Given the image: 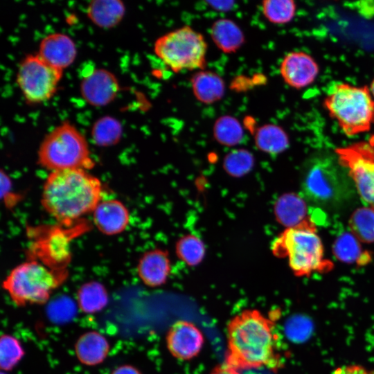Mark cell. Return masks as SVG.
<instances>
[{
	"instance_id": "6da1fadb",
	"label": "cell",
	"mask_w": 374,
	"mask_h": 374,
	"mask_svg": "<svg viewBox=\"0 0 374 374\" xmlns=\"http://www.w3.org/2000/svg\"><path fill=\"white\" fill-rule=\"evenodd\" d=\"M225 364L237 369L283 366L279 337L272 320L256 309H247L228 323Z\"/></svg>"
},
{
	"instance_id": "7a4b0ae2",
	"label": "cell",
	"mask_w": 374,
	"mask_h": 374,
	"mask_svg": "<svg viewBox=\"0 0 374 374\" xmlns=\"http://www.w3.org/2000/svg\"><path fill=\"white\" fill-rule=\"evenodd\" d=\"M100 180L84 169L51 172L42 190L41 204L60 224L71 226L82 216L92 213L102 201Z\"/></svg>"
},
{
	"instance_id": "3957f363",
	"label": "cell",
	"mask_w": 374,
	"mask_h": 374,
	"mask_svg": "<svg viewBox=\"0 0 374 374\" xmlns=\"http://www.w3.org/2000/svg\"><path fill=\"white\" fill-rule=\"evenodd\" d=\"M39 165L50 172L94 167L85 136L71 122L62 121L41 142L37 152Z\"/></svg>"
},
{
	"instance_id": "277c9868",
	"label": "cell",
	"mask_w": 374,
	"mask_h": 374,
	"mask_svg": "<svg viewBox=\"0 0 374 374\" xmlns=\"http://www.w3.org/2000/svg\"><path fill=\"white\" fill-rule=\"evenodd\" d=\"M67 277V270H54L32 259L15 267L3 280L2 287L17 307L43 305Z\"/></svg>"
},
{
	"instance_id": "5b68a950",
	"label": "cell",
	"mask_w": 374,
	"mask_h": 374,
	"mask_svg": "<svg viewBox=\"0 0 374 374\" xmlns=\"http://www.w3.org/2000/svg\"><path fill=\"white\" fill-rule=\"evenodd\" d=\"M323 106L348 136L366 132L374 125V99L366 86L335 83L327 92Z\"/></svg>"
},
{
	"instance_id": "8992f818",
	"label": "cell",
	"mask_w": 374,
	"mask_h": 374,
	"mask_svg": "<svg viewBox=\"0 0 374 374\" xmlns=\"http://www.w3.org/2000/svg\"><path fill=\"white\" fill-rule=\"evenodd\" d=\"M339 163L328 158H316L305 167L302 179L304 197L328 208L343 205L353 193V181Z\"/></svg>"
},
{
	"instance_id": "52a82bcc",
	"label": "cell",
	"mask_w": 374,
	"mask_h": 374,
	"mask_svg": "<svg viewBox=\"0 0 374 374\" xmlns=\"http://www.w3.org/2000/svg\"><path fill=\"white\" fill-rule=\"evenodd\" d=\"M207 48L203 35L189 26L160 36L154 44L155 55L175 73L204 69Z\"/></svg>"
},
{
	"instance_id": "ba28073f",
	"label": "cell",
	"mask_w": 374,
	"mask_h": 374,
	"mask_svg": "<svg viewBox=\"0 0 374 374\" xmlns=\"http://www.w3.org/2000/svg\"><path fill=\"white\" fill-rule=\"evenodd\" d=\"M272 249L278 256L288 257L290 267L298 276H310L328 267L322 242L310 222L287 229L274 242Z\"/></svg>"
},
{
	"instance_id": "9c48e42d",
	"label": "cell",
	"mask_w": 374,
	"mask_h": 374,
	"mask_svg": "<svg viewBox=\"0 0 374 374\" xmlns=\"http://www.w3.org/2000/svg\"><path fill=\"white\" fill-rule=\"evenodd\" d=\"M63 71L44 61L37 54L26 55L19 63L17 84L30 103H41L55 94Z\"/></svg>"
},
{
	"instance_id": "30bf717a",
	"label": "cell",
	"mask_w": 374,
	"mask_h": 374,
	"mask_svg": "<svg viewBox=\"0 0 374 374\" xmlns=\"http://www.w3.org/2000/svg\"><path fill=\"white\" fill-rule=\"evenodd\" d=\"M362 199L374 209V145L360 141L336 150Z\"/></svg>"
},
{
	"instance_id": "8fae6325",
	"label": "cell",
	"mask_w": 374,
	"mask_h": 374,
	"mask_svg": "<svg viewBox=\"0 0 374 374\" xmlns=\"http://www.w3.org/2000/svg\"><path fill=\"white\" fill-rule=\"evenodd\" d=\"M70 238L66 230L51 228L33 244V251L48 267L66 270L71 259Z\"/></svg>"
},
{
	"instance_id": "7c38bea8",
	"label": "cell",
	"mask_w": 374,
	"mask_h": 374,
	"mask_svg": "<svg viewBox=\"0 0 374 374\" xmlns=\"http://www.w3.org/2000/svg\"><path fill=\"white\" fill-rule=\"evenodd\" d=\"M166 346L175 358L188 361L197 357L204 344L202 332L193 323L179 320L167 332Z\"/></svg>"
},
{
	"instance_id": "4fadbf2b",
	"label": "cell",
	"mask_w": 374,
	"mask_h": 374,
	"mask_svg": "<svg viewBox=\"0 0 374 374\" xmlns=\"http://www.w3.org/2000/svg\"><path fill=\"white\" fill-rule=\"evenodd\" d=\"M80 88L84 100L95 107L109 104L120 90L116 75L105 69H94L84 75Z\"/></svg>"
},
{
	"instance_id": "5bb4252c",
	"label": "cell",
	"mask_w": 374,
	"mask_h": 374,
	"mask_svg": "<svg viewBox=\"0 0 374 374\" xmlns=\"http://www.w3.org/2000/svg\"><path fill=\"white\" fill-rule=\"evenodd\" d=\"M319 72V65L309 54L302 51L287 53L280 64L284 82L292 88L301 89L311 84Z\"/></svg>"
},
{
	"instance_id": "9a60e30c",
	"label": "cell",
	"mask_w": 374,
	"mask_h": 374,
	"mask_svg": "<svg viewBox=\"0 0 374 374\" xmlns=\"http://www.w3.org/2000/svg\"><path fill=\"white\" fill-rule=\"evenodd\" d=\"M37 54L49 64L64 71L74 62L77 47L73 39L68 35L53 33L40 41Z\"/></svg>"
},
{
	"instance_id": "2e32d148",
	"label": "cell",
	"mask_w": 374,
	"mask_h": 374,
	"mask_svg": "<svg viewBox=\"0 0 374 374\" xmlns=\"http://www.w3.org/2000/svg\"><path fill=\"white\" fill-rule=\"evenodd\" d=\"M97 229L106 235L123 233L127 227L130 215L127 208L118 199L102 200L92 212Z\"/></svg>"
},
{
	"instance_id": "e0dca14e",
	"label": "cell",
	"mask_w": 374,
	"mask_h": 374,
	"mask_svg": "<svg viewBox=\"0 0 374 374\" xmlns=\"http://www.w3.org/2000/svg\"><path fill=\"white\" fill-rule=\"evenodd\" d=\"M136 269L139 278L145 285L159 287L166 282L170 271V260L164 251L153 249L141 257Z\"/></svg>"
},
{
	"instance_id": "ac0fdd59",
	"label": "cell",
	"mask_w": 374,
	"mask_h": 374,
	"mask_svg": "<svg viewBox=\"0 0 374 374\" xmlns=\"http://www.w3.org/2000/svg\"><path fill=\"white\" fill-rule=\"evenodd\" d=\"M78 360L87 366L102 364L110 350L107 339L100 332L91 330L82 334L74 345Z\"/></svg>"
},
{
	"instance_id": "d6986e66",
	"label": "cell",
	"mask_w": 374,
	"mask_h": 374,
	"mask_svg": "<svg viewBox=\"0 0 374 374\" xmlns=\"http://www.w3.org/2000/svg\"><path fill=\"white\" fill-rule=\"evenodd\" d=\"M193 95L199 102L209 105L220 100L225 93V82L217 73L208 70L197 71L190 78Z\"/></svg>"
},
{
	"instance_id": "ffe728a7",
	"label": "cell",
	"mask_w": 374,
	"mask_h": 374,
	"mask_svg": "<svg viewBox=\"0 0 374 374\" xmlns=\"http://www.w3.org/2000/svg\"><path fill=\"white\" fill-rule=\"evenodd\" d=\"M86 12L88 18L96 26L112 28L123 19L125 6L120 0H94L88 4Z\"/></svg>"
},
{
	"instance_id": "44dd1931",
	"label": "cell",
	"mask_w": 374,
	"mask_h": 374,
	"mask_svg": "<svg viewBox=\"0 0 374 374\" xmlns=\"http://www.w3.org/2000/svg\"><path fill=\"white\" fill-rule=\"evenodd\" d=\"M210 35L215 46L226 53L236 52L245 41L241 28L229 19H220L214 21Z\"/></svg>"
},
{
	"instance_id": "7402d4cb",
	"label": "cell",
	"mask_w": 374,
	"mask_h": 374,
	"mask_svg": "<svg viewBox=\"0 0 374 374\" xmlns=\"http://www.w3.org/2000/svg\"><path fill=\"white\" fill-rule=\"evenodd\" d=\"M308 210L305 201L296 194H285L275 204V213L278 222L288 229L306 222Z\"/></svg>"
},
{
	"instance_id": "603a6c76",
	"label": "cell",
	"mask_w": 374,
	"mask_h": 374,
	"mask_svg": "<svg viewBox=\"0 0 374 374\" xmlns=\"http://www.w3.org/2000/svg\"><path fill=\"white\" fill-rule=\"evenodd\" d=\"M78 306L82 312L95 314L108 304L109 294L100 282L91 280L80 285L76 294Z\"/></svg>"
},
{
	"instance_id": "cb8c5ba5",
	"label": "cell",
	"mask_w": 374,
	"mask_h": 374,
	"mask_svg": "<svg viewBox=\"0 0 374 374\" xmlns=\"http://www.w3.org/2000/svg\"><path fill=\"white\" fill-rule=\"evenodd\" d=\"M254 141L260 150L270 154L283 152L290 143L286 132L280 126L270 123L265 124L256 130Z\"/></svg>"
},
{
	"instance_id": "d4e9b609",
	"label": "cell",
	"mask_w": 374,
	"mask_h": 374,
	"mask_svg": "<svg viewBox=\"0 0 374 374\" xmlns=\"http://www.w3.org/2000/svg\"><path fill=\"white\" fill-rule=\"evenodd\" d=\"M123 134V126L116 118L105 116L98 118L91 128V138L98 146L108 147L119 142Z\"/></svg>"
},
{
	"instance_id": "484cf974",
	"label": "cell",
	"mask_w": 374,
	"mask_h": 374,
	"mask_svg": "<svg viewBox=\"0 0 374 374\" xmlns=\"http://www.w3.org/2000/svg\"><path fill=\"white\" fill-rule=\"evenodd\" d=\"M213 131L215 140L225 146H235L240 143L244 137L242 124L235 117L230 115L219 117L213 125Z\"/></svg>"
},
{
	"instance_id": "4316f807",
	"label": "cell",
	"mask_w": 374,
	"mask_h": 374,
	"mask_svg": "<svg viewBox=\"0 0 374 374\" xmlns=\"http://www.w3.org/2000/svg\"><path fill=\"white\" fill-rule=\"evenodd\" d=\"M296 4L292 0H265L262 2L265 17L274 24H285L294 18Z\"/></svg>"
},
{
	"instance_id": "83f0119b",
	"label": "cell",
	"mask_w": 374,
	"mask_h": 374,
	"mask_svg": "<svg viewBox=\"0 0 374 374\" xmlns=\"http://www.w3.org/2000/svg\"><path fill=\"white\" fill-rule=\"evenodd\" d=\"M25 355L24 348L15 337L3 334L0 338V367L1 371L12 370Z\"/></svg>"
},
{
	"instance_id": "f1b7e54d",
	"label": "cell",
	"mask_w": 374,
	"mask_h": 374,
	"mask_svg": "<svg viewBox=\"0 0 374 374\" xmlns=\"http://www.w3.org/2000/svg\"><path fill=\"white\" fill-rule=\"evenodd\" d=\"M349 224L354 235L365 242H374V209L364 207L352 215Z\"/></svg>"
},
{
	"instance_id": "f546056e",
	"label": "cell",
	"mask_w": 374,
	"mask_h": 374,
	"mask_svg": "<svg viewBox=\"0 0 374 374\" xmlns=\"http://www.w3.org/2000/svg\"><path fill=\"white\" fill-rule=\"evenodd\" d=\"M223 164L228 173L234 177H240L251 170L254 158L246 149H235L226 155Z\"/></svg>"
},
{
	"instance_id": "4dcf8cb0",
	"label": "cell",
	"mask_w": 374,
	"mask_h": 374,
	"mask_svg": "<svg viewBox=\"0 0 374 374\" xmlns=\"http://www.w3.org/2000/svg\"><path fill=\"white\" fill-rule=\"evenodd\" d=\"M179 256L188 265H196L202 260L205 248L199 238L193 235L184 236L177 243Z\"/></svg>"
},
{
	"instance_id": "1f68e13d",
	"label": "cell",
	"mask_w": 374,
	"mask_h": 374,
	"mask_svg": "<svg viewBox=\"0 0 374 374\" xmlns=\"http://www.w3.org/2000/svg\"><path fill=\"white\" fill-rule=\"evenodd\" d=\"M333 250L338 259L347 262L358 261L362 256L357 238L348 233H343L337 239Z\"/></svg>"
},
{
	"instance_id": "d6a6232c",
	"label": "cell",
	"mask_w": 374,
	"mask_h": 374,
	"mask_svg": "<svg viewBox=\"0 0 374 374\" xmlns=\"http://www.w3.org/2000/svg\"><path fill=\"white\" fill-rule=\"evenodd\" d=\"M332 374H374V369L358 364H349L337 368Z\"/></svg>"
},
{
	"instance_id": "836d02e7",
	"label": "cell",
	"mask_w": 374,
	"mask_h": 374,
	"mask_svg": "<svg viewBox=\"0 0 374 374\" xmlns=\"http://www.w3.org/2000/svg\"><path fill=\"white\" fill-rule=\"evenodd\" d=\"M357 12L366 18L374 17V1H362L353 3V6Z\"/></svg>"
},
{
	"instance_id": "e575fe53",
	"label": "cell",
	"mask_w": 374,
	"mask_h": 374,
	"mask_svg": "<svg viewBox=\"0 0 374 374\" xmlns=\"http://www.w3.org/2000/svg\"><path fill=\"white\" fill-rule=\"evenodd\" d=\"M206 3L214 10L220 12H229L235 4L234 1H208Z\"/></svg>"
},
{
	"instance_id": "d590c367",
	"label": "cell",
	"mask_w": 374,
	"mask_h": 374,
	"mask_svg": "<svg viewBox=\"0 0 374 374\" xmlns=\"http://www.w3.org/2000/svg\"><path fill=\"white\" fill-rule=\"evenodd\" d=\"M110 374H142L135 366L130 364H123L116 367Z\"/></svg>"
},
{
	"instance_id": "8d00e7d4",
	"label": "cell",
	"mask_w": 374,
	"mask_h": 374,
	"mask_svg": "<svg viewBox=\"0 0 374 374\" xmlns=\"http://www.w3.org/2000/svg\"><path fill=\"white\" fill-rule=\"evenodd\" d=\"M210 374H240L239 371L224 364L215 366Z\"/></svg>"
},
{
	"instance_id": "74e56055",
	"label": "cell",
	"mask_w": 374,
	"mask_h": 374,
	"mask_svg": "<svg viewBox=\"0 0 374 374\" xmlns=\"http://www.w3.org/2000/svg\"><path fill=\"white\" fill-rule=\"evenodd\" d=\"M370 91H371V92L372 93L373 97L374 98V79L371 82V87H370Z\"/></svg>"
},
{
	"instance_id": "f35d334b",
	"label": "cell",
	"mask_w": 374,
	"mask_h": 374,
	"mask_svg": "<svg viewBox=\"0 0 374 374\" xmlns=\"http://www.w3.org/2000/svg\"><path fill=\"white\" fill-rule=\"evenodd\" d=\"M1 374H6V373H4L3 371H1Z\"/></svg>"
}]
</instances>
